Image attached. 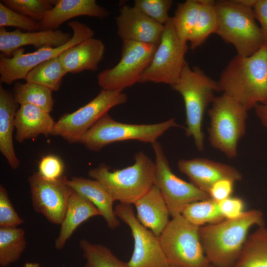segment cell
Returning <instances> with one entry per match:
<instances>
[{"mask_svg":"<svg viewBox=\"0 0 267 267\" xmlns=\"http://www.w3.org/2000/svg\"><path fill=\"white\" fill-rule=\"evenodd\" d=\"M117 218L130 227L134 240L128 267H169L159 237L138 220L131 204L119 203L114 208Z\"/></svg>","mask_w":267,"mask_h":267,"instance_id":"obj_14","label":"cell"},{"mask_svg":"<svg viewBox=\"0 0 267 267\" xmlns=\"http://www.w3.org/2000/svg\"><path fill=\"white\" fill-rule=\"evenodd\" d=\"M173 3L172 0H135L134 7L156 22L165 25L171 17L169 11Z\"/></svg>","mask_w":267,"mask_h":267,"instance_id":"obj_35","label":"cell"},{"mask_svg":"<svg viewBox=\"0 0 267 267\" xmlns=\"http://www.w3.org/2000/svg\"><path fill=\"white\" fill-rule=\"evenodd\" d=\"M5 27H16L27 32L41 30L39 22L11 9L0 2V28Z\"/></svg>","mask_w":267,"mask_h":267,"instance_id":"obj_36","label":"cell"},{"mask_svg":"<svg viewBox=\"0 0 267 267\" xmlns=\"http://www.w3.org/2000/svg\"><path fill=\"white\" fill-rule=\"evenodd\" d=\"M110 12L95 0H57L40 22V30H55L65 22L80 16L103 19Z\"/></svg>","mask_w":267,"mask_h":267,"instance_id":"obj_19","label":"cell"},{"mask_svg":"<svg viewBox=\"0 0 267 267\" xmlns=\"http://www.w3.org/2000/svg\"><path fill=\"white\" fill-rule=\"evenodd\" d=\"M67 74L59 56L44 61L30 70L25 80L42 85L52 91L58 90L63 77Z\"/></svg>","mask_w":267,"mask_h":267,"instance_id":"obj_28","label":"cell"},{"mask_svg":"<svg viewBox=\"0 0 267 267\" xmlns=\"http://www.w3.org/2000/svg\"><path fill=\"white\" fill-rule=\"evenodd\" d=\"M52 91L40 84L17 82L13 87V96L20 105L32 104L50 113L53 109Z\"/></svg>","mask_w":267,"mask_h":267,"instance_id":"obj_30","label":"cell"},{"mask_svg":"<svg viewBox=\"0 0 267 267\" xmlns=\"http://www.w3.org/2000/svg\"><path fill=\"white\" fill-rule=\"evenodd\" d=\"M134 205L139 222L159 237L170 222V214L159 188L154 184Z\"/></svg>","mask_w":267,"mask_h":267,"instance_id":"obj_21","label":"cell"},{"mask_svg":"<svg viewBox=\"0 0 267 267\" xmlns=\"http://www.w3.org/2000/svg\"><path fill=\"white\" fill-rule=\"evenodd\" d=\"M134 163L126 168L111 171L101 164L89 170L88 176L98 181L114 201L134 203L154 184L155 164L143 152L134 155Z\"/></svg>","mask_w":267,"mask_h":267,"instance_id":"obj_3","label":"cell"},{"mask_svg":"<svg viewBox=\"0 0 267 267\" xmlns=\"http://www.w3.org/2000/svg\"><path fill=\"white\" fill-rule=\"evenodd\" d=\"M158 45L123 41L121 59L113 67L100 72L97 83L102 89L123 90L140 81Z\"/></svg>","mask_w":267,"mask_h":267,"instance_id":"obj_12","label":"cell"},{"mask_svg":"<svg viewBox=\"0 0 267 267\" xmlns=\"http://www.w3.org/2000/svg\"><path fill=\"white\" fill-rule=\"evenodd\" d=\"M200 2L198 17L188 40L192 50L200 46L211 34H216L218 28L215 0H200Z\"/></svg>","mask_w":267,"mask_h":267,"instance_id":"obj_27","label":"cell"},{"mask_svg":"<svg viewBox=\"0 0 267 267\" xmlns=\"http://www.w3.org/2000/svg\"><path fill=\"white\" fill-rule=\"evenodd\" d=\"M199 227L181 214L170 221L159 237L170 266L208 267L210 265L201 243Z\"/></svg>","mask_w":267,"mask_h":267,"instance_id":"obj_8","label":"cell"},{"mask_svg":"<svg viewBox=\"0 0 267 267\" xmlns=\"http://www.w3.org/2000/svg\"><path fill=\"white\" fill-rule=\"evenodd\" d=\"M67 183L73 191L87 198L96 207L110 228L114 229L119 226V220L113 208L115 201L98 181L72 177L70 179L67 178Z\"/></svg>","mask_w":267,"mask_h":267,"instance_id":"obj_23","label":"cell"},{"mask_svg":"<svg viewBox=\"0 0 267 267\" xmlns=\"http://www.w3.org/2000/svg\"><path fill=\"white\" fill-rule=\"evenodd\" d=\"M151 145L155 156L154 185L160 190L172 218L180 215L188 204L210 198L207 193L174 174L159 142Z\"/></svg>","mask_w":267,"mask_h":267,"instance_id":"obj_13","label":"cell"},{"mask_svg":"<svg viewBox=\"0 0 267 267\" xmlns=\"http://www.w3.org/2000/svg\"><path fill=\"white\" fill-rule=\"evenodd\" d=\"M18 103L13 94L0 86V151L12 169L20 165L13 146V132Z\"/></svg>","mask_w":267,"mask_h":267,"instance_id":"obj_25","label":"cell"},{"mask_svg":"<svg viewBox=\"0 0 267 267\" xmlns=\"http://www.w3.org/2000/svg\"><path fill=\"white\" fill-rule=\"evenodd\" d=\"M116 17L117 34L123 41L158 45L164 31L161 25L134 6L124 5Z\"/></svg>","mask_w":267,"mask_h":267,"instance_id":"obj_16","label":"cell"},{"mask_svg":"<svg viewBox=\"0 0 267 267\" xmlns=\"http://www.w3.org/2000/svg\"><path fill=\"white\" fill-rule=\"evenodd\" d=\"M200 8V0H187L179 3L173 17L177 34L183 41L187 42L197 21Z\"/></svg>","mask_w":267,"mask_h":267,"instance_id":"obj_33","label":"cell"},{"mask_svg":"<svg viewBox=\"0 0 267 267\" xmlns=\"http://www.w3.org/2000/svg\"><path fill=\"white\" fill-rule=\"evenodd\" d=\"M254 109L258 118L267 129V103L258 104Z\"/></svg>","mask_w":267,"mask_h":267,"instance_id":"obj_42","label":"cell"},{"mask_svg":"<svg viewBox=\"0 0 267 267\" xmlns=\"http://www.w3.org/2000/svg\"><path fill=\"white\" fill-rule=\"evenodd\" d=\"M218 17L216 34L235 48L237 54L249 56L265 43L253 8L238 0H215Z\"/></svg>","mask_w":267,"mask_h":267,"instance_id":"obj_5","label":"cell"},{"mask_svg":"<svg viewBox=\"0 0 267 267\" xmlns=\"http://www.w3.org/2000/svg\"><path fill=\"white\" fill-rule=\"evenodd\" d=\"M100 214L87 198L73 191L69 199L59 234L55 240V247L62 249L76 228L88 219Z\"/></svg>","mask_w":267,"mask_h":267,"instance_id":"obj_24","label":"cell"},{"mask_svg":"<svg viewBox=\"0 0 267 267\" xmlns=\"http://www.w3.org/2000/svg\"><path fill=\"white\" fill-rule=\"evenodd\" d=\"M179 127L175 118L153 124H131L118 122L107 114L83 135L79 143L92 151H98L113 142L128 140L152 144L169 129Z\"/></svg>","mask_w":267,"mask_h":267,"instance_id":"obj_7","label":"cell"},{"mask_svg":"<svg viewBox=\"0 0 267 267\" xmlns=\"http://www.w3.org/2000/svg\"><path fill=\"white\" fill-rule=\"evenodd\" d=\"M181 215L188 222L198 227L225 220L220 211L219 203L211 198L188 204Z\"/></svg>","mask_w":267,"mask_h":267,"instance_id":"obj_31","label":"cell"},{"mask_svg":"<svg viewBox=\"0 0 267 267\" xmlns=\"http://www.w3.org/2000/svg\"><path fill=\"white\" fill-rule=\"evenodd\" d=\"M186 42L175 31L173 17L164 25L159 44L152 60L142 74L139 83L152 82L174 86L178 80L187 62Z\"/></svg>","mask_w":267,"mask_h":267,"instance_id":"obj_9","label":"cell"},{"mask_svg":"<svg viewBox=\"0 0 267 267\" xmlns=\"http://www.w3.org/2000/svg\"><path fill=\"white\" fill-rule=\"evenodd\" d=\"M234 182L229 179H222L217 181L209 191L210 198L219 202L231 196Z\"/></svg>","mask_w":267,"mask_h":267,"instance_id":"obj_40","label":"cell"},{"mask_svg":"<svg viewBox=\"0 0 267 267\" xmlns=\"http://www.w3.org/2000/svg\"><path fill=\"white\" fill-rule=\"evenodd\" d=\"M55 0H2L0 2L11 9L31 19L41 22L53 7Z\"/></svg>","mask_w":267,"mask_h":267,"instance_id":"obj_34","label":"cell"},{"mask_svg":"<svg viewBox=\"0 0 267 267\" xmlns=\"http://www.w3.org/2000/svg\"><path fill=\"white\" fill-rule=\"evenodd\" d=\"M86 263L84 267H128L107 247L92 243L85 239L79 241Z\"/></svg>","mask_w":267,"mask_h":267,"instance_id":"obj_32","label":"cell"},{"mask_svg":"<svg viewBox=\"0 0 267 267\" xmlns=\"http://www.w3.org/2000/svg\"><path fill=\"white\" fill-rule=\"evenodd\" d=\"M23 267H42L38 263L28 262L24 264Z\"/></svg>","mask_w":267,"mask_h":267,"instance_id":"obj_43","label":"cell"},{"mask_svg":"<svg viewBox=\"0 0 267 267\" xmlns=\"http://www.w3.org/2000/svg\"><path fill=\"white\" fill-rule=\"evenodd\" d=\"M127 94L122 90L102 89L89 103L55 122L52 135L70 143L79 142L83 135L113 107L125 103Z\"/></svg>","mask_w":267,"mask_h":267,"instance_id":"obj_11","label":"cell"},{"mask_svg":"<svg viewBox=\"0 0 267 267\" xmlns=\"http://www.w3.org/2000/svg\"><path fill=\"white\" fill-rule=\"evenodd\" d=\"M26 246L23 229L18 227H0V266L7 267L17 261Z\"/></svg>","mask_w":267,"mask_h":267,"instance_id":"obj_29","label":"cell"},{"mask_svg":"<svg viewBox=\"0 0 267 267\" xmlns=\"http://www.w3.org/2000/svg\"><path fill=\"white\" fill-rule=\"evenodd\" d=\"M24 220L18 215L6 189L0 185V227H17Z\"/></svg>","mask_w":267,"mask_h":267,"instance_id":"obj_37","label":"cell"},{"mask_svg":"<svg viewBox=\"0 0 267 267\" xmlns=\"http://www.w3.org/2000/svg\"><path fill=\"white\" fill-rule=\"evenodd\" d=\"M104 51L102 41L92 37L68 48L59 57L67 73L75 74L97 70Z\"/></svg>","mask_w":267,"mask_h":267,"instance_id":"obj_20","label":"cell"},{"mask_svg":"<svg viewBox=\"0 0 267 267\" xmlns=\"http://www.w3.org/2000/svg\"><path fill=\"white\" fill-rule=\"evenodd\" d=\"M254 15L258 21L265 43H267V0H257L253 7Z\"/></svg>","mask_w":267,"mask_h":267,"instance_id":"obj_41","label":"cell"},{"mask_svg":"<svg viewBox=\"0 0 267 267\" xmlns=\"http://www.w3.org/2000/svg\"><path fill=\"white\" fill-rule=\"evenodd\" d=\"M67 179L63 176L55 180H47L38 172L28 178L34 211L55 224L62 222L73 191L68 185Z\"/></svg>","mask_w":267,"mask_h":267,"instance_id":"obj_15","label":"cell"},{"mask_svg":"<svg viewBox=\"0 0 267 267\" xmlns=\"http://www.w3.org/2000/svg\"><path fill=\"white\" fill-rule=\"evenodd\" d=\"M208 267H215L214 266L210 264Z\"/></svg>","mask_w":267,"mask_h":267,"instance_id":"obj_44","label":"cell"},{"mask_svg":"<svg viewBox=\"0 0 267 267\" xmlns=\"http://www.w3.org/2000/svg\"><path fill=\"white\" fill-rule=\"evenodd\" d=\"M263 213L259 210L245 211L239 218L225 219L199 227L205 255L216 267H233L238 261L250 228L264 225Z\"/></svg>","mask_w":267,"mask_h":267,"instance_id":"obj_2","label":"cell"},{"mask_svg":"<svg viewBox=\"0 0 267 267\" xmlns=\"http://www.w3.org/2000/svg\"><path fill=\"white\" fill-rule=\"evenodd\" d=\"M178 167L191 183L208 194L212 186L220 180L229 179L236 182L242 179L241 173L236 168L207 158L180 159Z\"/></svg>","mask_w":267,"mask_h":267,"instance_id":"obj_17","label":"cell"},{"mask_svg":"<svg viewBox=\"0 0 267 267\" xmlns=\"http://www.w3.org/2000/svg\"><path fill=\"white\" fill-rule=\"evenodd\" d=\"M72 35L60 30H40L23 32L18 29L7 31L0 28V51L6 57L24 46L33 45L39 49L43 47H56L68 43Z\"/></svg>","mask_w":267,"mask_h":267,"instance_id":"obj_18","label":"cell"},{"mask_svg":"<svg viewBox=\"0 0 267 267\" xmlns=\"http://www.w3.org/2000/svg\"><path fill=\"white\" fill-rule=\"evenodd\" d=\"M64 170V164L59 157L48 155L41 159L38 173L46 180H55L63 176Z\"/></svg>","mask_w":267,"mask_h":267,"instance_id":"obj_38","label":"cell"},{"mask_svg":"<svg viewBox=\"0 0 267 267\" xmlns=\"http://www.w3.org/2000/svg\"><path fill=\"white\" fill-rule=\"evenodd\" d=\"M248 111L228 95L216 96L207 110L208 139L211 146L228 158L237 155L238 144L246 129Z\"/></svg>","mask_w":267,"mask_h":267,"instance_id":"obj_6","label":"cell"},{"mask_svg":"<svg viewBox=\"0 0 267 267\" xmlns=\"http://www.w3.org/2000/svg\"><path fill=\"white\" fill-rule=\"evenodd\" d=\"M218 203L220 211L225 219L238 218L245 212L244 202L238 197L231 196Z\"/></svg>","mask_w":267,"mask_h":267,"instance_id":"obj_39","label":"cell"},{"mask_svg":"<svg viewBox=\"0 0 267 267\" xmlns=\"http://www.w3.org/2000/svg\"><path fill=\"white\" fill-rule=\"evenodd\" d=\"M217 82L220 91L248 111L267 103V43L252 55L233 57Z\"/></svg>","mask_w":267,"mask_h":267,"instance_id":"obj_1","label":"cell"},{"mask_svg":"<svg viewBox=\"0 0 267 267\" xmlns=\"http://www.w3.org/2000/svg\"><path fill=\"white\" fill-rule=\"evenodd\" d=\"M55 124L50 113L34 105H20L15 117V139L22 142L40 134H52Z\"/></svg>","mask_w":267,"mask_h":267,"instance_id":"obj_22","label":"cell"},{"mask_svg":"<svg viewBox=\"0 0 267 267\" xmlns=\"http://www.w3.org/2000/svg\"><path fill=\"white\" fill-rule=\"evenodd\" d=\"M73 31L71 39L66 44L56 47H43L36 51L24 53L20 48L14 51L11 57L0 55V81L10 85L14 81L24 79L28 73L39 64L59 56L68 48L83 41L93 37L94 31L88 25L77 21L68 23Z\"/></svg>","mask_w":267,"mask_h":267,"instance_id":"obj_10","label":"cell"},{"mask_svg":"<svg viewBox=\"0 0 267 267\" xmlns=\"http://www.w3.org/2000/svg\"><path fill=\"white\" fill-rule=\"evenodd\" d=\"M175 267L170 266V267Z\"/></svg>","mask_w":267,"mask_h":267,"instance_id":"obj_45","label":"cell"},{"mask_svg":"<svg viewBox=\"0 0 267 267\" xmlns=\"http://www.w3.org/2000/svg\"><path fill=\"white\" fill-rule=\"evenodd\" d=\"M233 267H267V228L265 225L248 235Z\"/></svg>","mask_w":267,"mask_h":267,"instance_id":"obj_26","label":"cell"},{"mask_svg":"<svg viewBox=\"0 0 267 267\" xmlns=\"http://www.w3.org/2000/svg\"><path fill=\"white\" fill-rule=\"evenodd\" d=\"M173 89L182 96L185 106V134L192 137L199 151L204 146L202 123L204 114L219 91L218 82L208 76L198 66L191 68L187 63Z\"/></svg>","mask_w":267,"mask_h":267,"instance_id":"obj_4","label":"cell"}]
</instances>
